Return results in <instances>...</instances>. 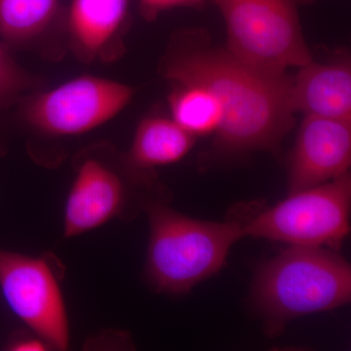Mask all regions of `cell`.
I'll use <instances>...</instances> for the list:
<instances>
[{
	"instance_id": "6da1fadb",
	"label": "cell",
	"mask_w": 351,
	"mask_h": 351,
	"mask_svg": "<svg viewBox=\"0 0 351 351\" xmlns=\"http://www.w3.org/2000/svg\"><path fill=\"white\" fill-rule=\"evenodd\" d=\"M162 73L172 83L200 85L214 94L223 113L216 147L223 154L276 151L294 126L287 73H265L206 46L173 53Z\"/></svg>"
},
{
	"instance_id": "7a4b0ae2",
	"label": "cell",
	"mask_w": 351,
	"mask_h": 351,
	"mask_svg": "<svg viewBox=\"0 0 351 351\" xmlns=\"http://www.w3.org/2000/svg\"><path fill=\"white\" fill-rule=\"evenodd\" d=\"M351 300V267L338 251L289 246L256 274L251 301L265 332L278 336L290 321L325 313Z\"/></svg>"
},
{
	"instance_id": "3957f363",
	"label": "cell",
	"mask_w": 351,
	"mask_h": 351,
	"mask_svg": "<svg viewBox=\"0 0 351 351\" xmlns=\"http://www.w3.org/2000/svg\"><path fill=\"white\" fill-rule=\"evenodd\" d=\"M149 219L145 276L157 292L182 295L223 269L242 223L191 218L161 201L145 205Z\"/></svg>"
},
{
	"instance_id": "277c9868",
	"label": "cell",
	"mask_w": 351,
	"mask_h": 351,
	"mask_svg": "<svg viewBox=\"0 0 351 351\" xmlns=\"http://www.w3.org/2000/svg\"><path fill=\"white\" fill-rule=\"evenodd\" d=\"M225 20L228 50L254 68L284 75L313 61L295 0H214Z\"/></svg>"
},
{
	"instance_id": "5b68a950",
	"label": "cell",
	"mask_w": 351,
	"mask_h": 351,
	"mask_svg": "<svg viewBox=\"0 0 351 351\" xmlns=\"http://www.w3.org/2000/svg\"><path fill=\"white\" fill-rule=\"evenodd\" d=\"M350 173L286 199L242 223L244 237L341 250L350 232Z\"/></svg>"
},
{
	"instance_id": "8992f818",
	"label": "cell",
	"mask_w": 351,
	"mask_h": 351,
	"mask_svg": "<svg viewBox=\"0 0 351 351\" xmlns=\"http://www.w3.org/2000/svg\"><path fill=\"white\" fill-rule=\"evenodd\" d=\"M133 95V88L124 83L80 76L31 99L25 105V117L29 125L46 135H82L117 117Z\"/></svg>"
},
{
	"instance_id": "52a82bcc",
	"label": "cell",
	"mask_w": 351,
	"mask_h": 351,
	"mask_svg": "<svg viewBox=\"0 0 351 351\" xmlns=\"http://www.w3.org/2000/svg\"><path fill=\"white\" fill-rule=\"evenodd\" d=\"M0 288L11 311L50 348L69 346V324L59 279L46 258L0 249Z\"/></svg>"
},
{
	"instance_id": "ba28073f",
	"label": "cell",
	"mask_w": 351,
	"mask_h": 351,
	"mask_svg": "<svg viewBox=\"0 0 351 351\" xmlns=\"http://www.w3.org/2000/svg\"><path fill=\"white\" fill-rule=\"evenodd\" d=\"M351 120L304 117L289 162V193L350 173Z\"/></svg>"
},
{
	"instance_id": "9c48e42d",
	"label": "cell",
	"mask_w": 351,
	"mask_h": 351,
	"mask_svg": "<svg viewBox=\"0 0 351 351\" xmlns=\"http://www.w3.org/2000/svg\"><path fill=\"white\" fill-rule=\"evenodd\" d=\"M126 199L121 178L98 159H86L66 197L64 237L71 239L105 225L123 211Z\"/></svg>"
},
{
	"instance_id": "30bf717a",
	"label": "cell",
	"mask_w": 351,
	"mask_h": 351,
	"mask_svg": "<svg viewBox=\"0 0 351 351\" xmlns=\"http://www.w3.org/2000/svg\"><path fill=\"white\" fill-rule=\"evenodd\" d=\"M291 80V101L304 117L351 120V69L348 62L311 63Z\"/></svg>"
},
{
	"instance_id": "8fae6325",
	"label": "cell",
	"mask_w": 351,
	"mask_h": 351,
	"mask_svg": "<svg viewBox=\"0 0 351 351\" xmlns=\"http://www.w3.org/2000/svg\"><path fill=\"white\" fill-rule=\"evenodd\" d=\"M130 0H71L69 31L80 55L94 59L113 43L128 17Z\"/></svg>"
},
{
	"instance_id": "7c38bea8",
	"label": "cell",
	"mask_w": 351,
	"mask_h": 351,
	"mask_svg": "<svg viewBox=\"0 0 351 351\" xmlns=\"http://www.w3.org/2000/svg\"><path fill=\"white\" fill-rule=\"evenodd\" d=\"M195 141V137L171 117H147L135 132L129 152V163L138 170L174 164L191 151Z\"/></svg>"
},
{
	"instance_id": "4fadbf2b",
	"label": "cell",
	"mask_w": 351,
	"mask_h": 351,
	"mask_svg": "<svg viewBox=\"0 0 351 351\" xmlns=\"http://www.w3.org/2000/svg\"><path fill=\"white\" fill-rule=\"evenodd\" d=\"M169 110L171 119L193 137L216 134L223 119L216 97L207 88L191 83H173Z\"/></svg>"
},
{
	"instance_id": "5bb4252c",
	"label": "cell",
	"mask_w": 351,
	"mask_h": 351,
	"mask_svg": "<svg viewBox=\"0 0 351 351\" xmlns=\"http://www.w3.org/2000/svg\"><path fill=\"white\" fill-rule=\"evenodd\" d=\"M60 0H0V36L21 43L43 34L59 11Z\"/></svg>"
},
{
	"instance_id": "9a60e30c",
	"label": "cell",
	"mask_w": 351,
	"mask_h": 351,
	"mask_svg": "<svg viewBox=\"0 0 351 351\" xmlns=\"http://www.w3.org/2000/svg\"><path fill=\"white\" fill-rule=\"evenodd\" d=\"M32 80L11 56L6 43L0 40V110L13 103L31 86Z\"/></svg>"
},
{
	"instance_id": "2e32d148",
	"label": "cell",
	"mask_w": 351,
	"mask_h": 351,
	"mask_svg": "<svg viewBox=\"0 0 351 351\" xmlns=\"http://www.w3.org/2000/svg\"><path fill=\"white\" fill-rule=\"evenodd\" d=\"M141 9L147 17L154 18L162 11L179 7H199L205 0H138Z\"/></svg>"
},
{
	"instance_id": "e0dca14e",
	"label": "cell",
	"mask_w": 351,
	"mask_h": 351,
	"mask_svg": "<svg viewBox=\"0 0 351 351\" xmlns=\"http://www.w3.org/2000/svg\"><path fill=\"white\" fill-rule=\"evenodd\" d=\"M47 348L50 346L36 335L15 339L9 345V350L14 351H40Z\"/></svg>"
},
{
	"instance_id": "ac0fdd59",
	"label": "cell",
	"mask_w": 351,
	"mask_h": 351,
	"mask_svg": "<svg viewBox=\"0 0 351 351\" xmlns=\"http://www.w3.org/2000/svg\"><path fill=\"white\" fill-rule=\"evenodd\" d=\"M295 1L298 2V3H313V2H315L316 0H295Z\"/></svg>"
}]
</instances>
